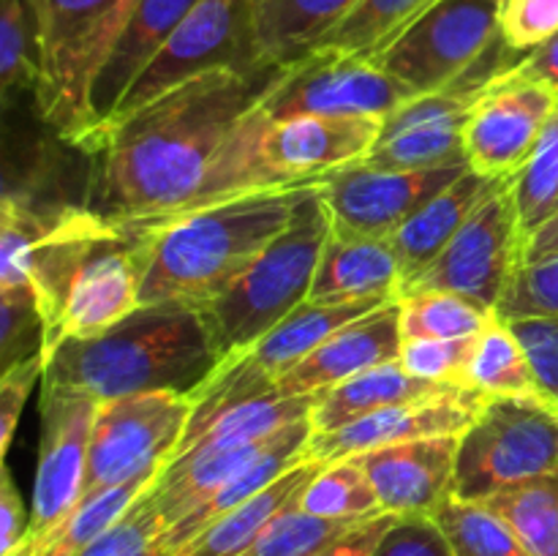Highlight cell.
I'll list each match as a JSON object with an SVG mask.
<instances>
[{
	"label": "cell",
	"instance_id": "6da1fadb",
	"mask_svg": "<svg viewBox=\"0 0 558 556\" xmlns=\"http://www.w3.org/2000/svg\"><path fill=\"white\" fill-rule=\"evenodd\" d=\"M270 76L202 71L98 125L82 147L90 169L80 205L114 221L163 223L248 191L292 185L265 158L270 118L256 101Z\"/></svg>",
	"mask_w": 558,
	"mask_h": 556
},
{
	"label": "cell",
	"instance_id": "7a4b0ae2",
	"mask_svg": "<svg viewBox=\"0 0 558 556\" xmlns=\"http://www.w3.org/2000/svg\"><path fill=\"white\" fill-rule=\"evenodd\" d=\"M156 223L114 221L65 205L33 251L31 281L44 319V358L74 338L107 333L140 309Z\"/></svg>",
	"mask_w": 558,
	"mask_h": 556
},
{
	"label": "cell",
	"instance_id": "3957f363",
	"mask_svg": "<svg viewBox=\"0 0 558 556\" xmlns=\"http://www.w3.org/2000/svg\"><path fill=\"white\" fill-rule=\"evenodd\" d=\"M322 180L248 191L156 223L140 305L180 303L196 311L207 309L265 254Z\"/></svg>",
	"mask_w": 558,
	"mask_h": 556
},
{
	"label": "cell",
	"instance_id": "277c9868",
	"mask_svg": "<svg viewBox=\"0 0 558 556\" xmlns=\"http://www.w3.org/2000/svg\"><path fill=\"white\" fill-rule=\"evenodd\" d=\"M221 363L202 311L180 303L140 305L93 338L60 343L44 382L74 387L98 401L174 390L194 396Z\"/></svg>",
	"mask_w": 558,
	"mask_h": 556
},
{
	"label": "cell",
	"instance_id": "5b68a950",
	"mask_svg": "<svg viewBox=\"0 0 558 556\" xmlns=\"http://www.w3.org/2000/svg\"><path fill=\"white\" fill-rule=\"evenodd\" d=\"M319 189L300 202L289 227L267 245L265 254L234 281V287L202 309L221 360L248 352L262 336L308 300L332 229Z\"/></svg>",
	"mask_w": 558,
	"mask_h": 556
},
{
	"label": "cell",
	"instance_id": "8992f818",
	"mask_svg": "<svg viewBox=\"0 0 558 556\" xmlns=\"http://www.w3.org/2000/svg\"><path fill=\"white\" fill-rule=\"evenodd\" d=\"M41 74L33 93L44 125L82 150L93 131L90 90L136 0H36Z\"/></svg>",
	"mask_w": 558,
	"mask_h": 556
},
{
	"label": "cell",
	"instance_id": "52a82bcc",
	"mask_svg": "<svg viewBox=\"0 0 558 556\" xmlns=\"http://www.w3.org/2000/svg\"><path fill=\"white\" fill-rule=\"evenodd\" d=\"M505 0H436L374 63L414 93L477 82L485 85L512 52L501 38Z\"/></svg>",
	"mask_w": 558,
	"mask_h": 556
},
{
	"label": "cell",
	"instance_id": "ba28073f",
	"mask_svg": "<svg viewBox=\"0 0 558 556\" xmlns=\"http://www.w3.org/2000/svg\"><path fill=\"white\" fill-rule=\"evenodd\" d=\"M558 472V407L539 392L485 396L477 418L458 436L456 488L461 499Z\"/></svg>",
	"mask_w": 558,
	"mask_h": 556
},
{
	"label": "cell",
	"instance_id": "9c48e42d",
	"mask_svg": "<svg viewBox=\"0 0 558 556\" xmlns=\"http://www.w3.org/2000/svg\"><path fill=\"white\" fill-rule=\"evenodd\" d=\"M526 234L521 227L512 178L499 180L474 207L441 254L401 283L398 298L414 292H452L496 311L512 273L523 262Z\"/></svg>",
	"mask_w": 558,
	"mask_h": 556
},
{
	"label": "cell",
	"instance_id": "30bf717a",
	"mask_svg": "<svg viewBox=\"0 0 558 556\" xmlns=\"http://www.w3.org/2000/svg\"><path fill=\"white\" fill-rule=\"evenodd\" d=\"M194 398L158 390L101 401L87 452L82 499L167 467L189 428Z\"/></svg>",
	"mask_w": 558,
	"mask_h": 556
},
{
	"label": "cell",
	"instance_id": "8fae6325",
	"mask_svg": "<svg viewBox=\"0 0 558 556\" xmlns=\"http://www.w3.org/2000/svg\"><path fill=\"white\" fill-rule=\"evenodd\" d=\"M210 69H234L248 76H270L259 69L251 0H199L156 58L145 65L107 120L156 101L180 82ZM276 74V71H272ZM104 120V123H107ZM93 136V134H90Z\"/></svg>",
	"mask_w": 558,
	"mask_h": 556
},
{
	"label": "cell",
	"instance_id": "7c38bea8",
	"mask_svg": "<svg viewBox=\"0 0 558 556\" xmlns=\"http://www.w3.org/2000/svg\"><path fill=\"white\" fill-rule=\"evenodd\" d=\"M417 96L374 60L314 49L298 63L278 69L259 96L270 120L327 114V118H387Z\"/></svg>",
	"mask_w": 558,
	"mask_h": 556
},
{
	"label": "cell",
	"instance_id": "4fadbf2b",
	"mask_svg": "<svg viewBox=\"0 0 558 556\" xmlns=\"http://www.w3.org/2000/svg\"><path fill=\"white\" fill-rule=\"evenodd\" d=\"M101 401L85 390L44 382L41 439H38L36 478H33L31 532L25 554L44 534L52 532L82 501L90 452L93 425ZM20 554V556H22Z\"/></svg>",
	"mask_w": 558,
	"mask_h": 556
},
{
	"label": "cell",
	"instance_id": "5bb4252c",
	"mask_svg": "<svg viewBox=\"0 0 558 556\" xmlns=\"http://www.w3.org/2000/svg\"><path fill=\"white\" fill-rule=\"evenodd\" d=\"M469 161L450 167L401 172V169H374L363 161L332 169L322 180V200L330 216L332 232L354 238H392L430 196L445 191L461 178Z\"/></svg>",
	"mask_w": 558,
	"mask_h": 556
},
{
	"label": "cell",
	"instance_id": "9a60e30c",
	"mask_svg": "<svg viewBox=\"0 0 558 556\" xmlns=\"http://www.w3.org/2000/svg\"><path fill=\"white\" fill-rule=\"evenodd\" d=\"M556 107L554 93L521 80L512 63L505 65L480 87L469 114L463 134L469 167L490 180L515 178Z\"/></svg>",
	"mask_w": 558,
	"mask_h": 556
},
{
	"label": "cell",
	"instance_id": "2e32d148",
	"mask_svg": "<svg viewBox=\"0 0 558 556\" xmlns=\"http://www.w3.org/2000/svg\"><path fill=\"white\" fill-rule=\"evenodd\" d=\"M480 87L477 82H463L403 101L381 123L379 142L363 158L365 167L425 172L466 161L463 134Z\"/></svg>",
	"mask_w": 558,
	"mask_h": 556
},
{
	"label": "cell",
	"instance_id": "e0dca14e",
	"mask_svg": "<svg viewBox=\"0 0 558 556\" xmlns=\"http://www.w3.org/2000/svg\"><path fill=\"white\" fill-rule=\"evenodd\" d=\"M483 401L485 392L452 385L434 396L417 398V401L379 409V412L354 420L343 428L311 434L305 452L311 461L332 463L341 458L360 456V452L379 450V447L401 445V442L461 436L477 418Z\"/></svg>",
	"mask_w": 558,
	"mask_h": 556
},
{
	"label": "cell",
	"instance_id": "ac0fdd59",
	"mask_svg": "<svg viewBox=\"0 0 558 556\" xmlns=\"http://www.w3.org/2000/svg\"><path fill=\"white\" fill-rule=\"evenodd\" d=\"M385 118H303L270 120L265 131V158L287 183L322 180L332 169L368 156L381 136Z\"/></svg>",
	"mask_w": 558,
	"mask_h": 556
},
{
	"label": "cell",
	"instance_id": "d6986e66",
	"mask_svg": "<svg viewBox=\"0 0 558 556\" xmlns=\"http://www.w3.org/2000/svg\"><path fill=\"white\" fill-rule=\"evenodd\" d=\"M401 303L390 300L363 319L332 333L322 347L276 379L283 396H319L363 371L401 360Z\"/></svg>",
	"mask_w": 558,
	"mask_h": 556
},
{
	"label": "cell",
	"instance_id": "ffe728a7",
	"mask_svg": "<svg viewBox=\"0 0 558 556\" xmlns=\"http://www.w3.org/2000/svg\"><path fill=\"white\" fill-rule=\"evenodd\" d=\"M360 467L390 516H430L456 488L458 436L401 442L360 452Z\"/></svg>",
	"mask_w": 558,
	"mask_h": 556
},
{
	"label": "cell",
	"instance_id": "44dd1931",
	"mask_svg": "<svg viewBox=\"0 0 558 556\" xmlns=\"http://www.w3.org/2000/svg\"><path fill=\"white\" fill-rule=\"evenodd\" d=\"M196 3L199 0H136L123 33L118 36L112 52L104 60L101 71H98L96 82H93V131L114 112L125 90L134 85L136 76L156 58L158 49L167 44V38L178 31L180 22L191 14Z\"/></svg>",
	"mask_w": 558,
	"mask_h": 556
},
{
	"label": "cell",
	"instance_id": "7402d4cb",
	"mask_svg": "<svg viewBox=\"0 0 558 556\" xmlns=\"http://www.w3.org/2000/svg\"><path fill=\"white\" fill-rule=\"evenodd\" d=\"M401 283L403 270L390 240L354 238L330 229L308 300L352 303L368 298H398Z\"/></svg>",
	"mask_w": 558,
	"mask_h": 556
},
{
	"label": "cell",
	"instance_id": "603a6c76",
	"mask_svg": "<svg viewBox=\"0 0 558 556\" xmlns=\"http://www.w3.org/2000/svg\"><path fill=\"white\" fill-rule=\"evenodd\" d=\"M308 439V420L283 428L281 434H278V439L272 442L259 458H254L243 472L234 474V478L229 480V483H223L216 494L207 496L196 510H191L189 516L180 518L178 523H172V527L163 532V551H167L169 556L178 554V551L183 548L185 543H191L202 529L210 527L213 521H218V518L227 516V512H232L234 507L245 505V501H251L254 496H259L262 491L270 488L276 480H281L283 474L292 472V469L300 467L303 461H308V452H305Z\"/></svg>",
	"mask_w": 558,
	"mask_h": 556
},
{
	"label": "cell",
	"instance_id": "cb8c5ba5",
	"mask_svg": "<svg viewBox=\"0 0 558 556\" xmlns=\"http://www.w3.org/2000/svg\"><path fill=\"white\" fill-rule=\"evenodd\" d=\"M357 0H251L259 69L272 74L319 47Z\"/></svg>",
	"mask_w": 558,
	"mask_h": 556
},
{
	"label": "cell",
	"instance_id": "d4e9b609",
	"mask_svg": "<svg viewBox=\"0 0 558 556\" xmlns=\"http://www.w3.org/2000/svg\"><path fill=\"white\" fill-rule=\"evenodd\" d=\"M496 183L499 180L483 178V174L469 167L445 191L430 196L392 238H387L392 243L398 262H401L403 281L423 270V267H428L441 254V249L456 238L458 229L466 223L474 207L490 194Z\"/></svg>",
	"mask_w": 558,
	"mask_h": 556
},
{
	"label": "cell",
	"instance_id": "484cf974",
	"mask_svg": "<svg viewBox=\"0 0 558 556\" xmlns=\"http://www.w3.org/2000/svg\"><path fill=\"white\" fill-rule=\"evenodd\" d=\"M319 469L322 463L308 458L292 472L283 474L281 480H276L270 488L262 491L259 496L234 507L232 512L202 529L191 543H185L172 556H243L270 529L276 518H281L289 507L298 505Z\"/></svg>",
	"mask_w": 558,
	"mask_h": 556
},
{
	"label": "cell",
	"instance_id": "4316f807",
	"mask_svg": "<svg viewBox=\"0 0 558 556\" xmlns=\"http://www.w3.org/2000/svg\"><path fill=\"white\" fill-rule=\"evenodd\" d=\"M452 385H436V382L417 379L396 363L379 365V368L363 371L341 385L316 396L314 409H311V434H327V431L343 428V425L363 420L379 409L396 407V403L417 401V398L434 396V392L447 390ZM461 387V385H458Z\"/></svg>",
	"mask_w": 558,
	"mask_h": 556
},
{
	"label": "cell",
	"instance_id": "83f0119b",
	"mask_svg": "<svg viewBox=\"0 0 558 556\" xmlns=\"http://www.w3.org/2000/svg\"><path fill=\"white\" fill-rule=\"evenodd\" d=\"M316 396H283L270 390L265 396L248 398L234 407L223 409L218 418H213L199 434L185 442L174 458L196 450H223V447H243L254 442L267 439L278 431L289 428L294 423H303L311 418Z\"/></svg>",
	"mask_w": 558,
	"mask_h": 556
},
{
	"label": "cell",
	"instance_id": "f1b7e54d",
	"mask_svg": "<svg viewBox=\"0 0 558 556\" xmlns=\"http://www.w3.org/2000/svg\"><path fill=\"white\" fill-rule=\"evenodd\" d=\"M436 0H357L316 49L374 60Z\"/></svg>",
	"mask_w": 558,
	"mask_h": 556
},
{
	"label": "cell",
	"instance_id": "f546056e",
	"mask_svg": "<svg viewBox=\"0 0 558 556\" xmlns=\"http://www.w3.org/2000/svg\"><path fill=\"white\" fill-rule=\"evenodd\" d=\"M463 387H472L485 396L539 392L521 341L512 333L510 322L501 319L499 314L490 316L488 325L474 336Z\"/></svg>",
	"mask_w": 558,
	"mask_h": 556
},
{
	"label": "cell",
	"instance_id": "4dcf8cb0",
	"mask_svg": "<svg viewBox=\"0 0 558 556\" xmlns=\"http://www.w3.org/2000/svg\"><path fill=\"white\" fill-rule=\"evenodd\" d=\"M156 474H145V478L98 491L96 496L82 499L52 532L44 534L22 556H80L87 545L96 543L107 529H112L131 510V505L156 480Z\"/></svg>",
	"mask_w": 558,
	"mask_h": 556
},
{
	"label": "cell",
	"instance_id": "1f68e13d",
	"mask_svg": "<svg viewBox=\"0 0 558 556\" xmlns=\"http://www.w3.org/2000/svg\"><path fill=\"white\" fill-rule=\"evenodd\" d=\"M499 512L532 556H558V472L480 499Z\"/></svg>",
	"mask_w": 558,
	"mask_h": 556
},
{
	"label": "cell",
	"instance_id": "d6a6232c",
	"mask_svg": "<svg viewBox=\"0 0 558 556\" xmlns=\"http://www.w3.org/2000/svg\"><path fill=\"white\" fill-rule=\"evenodd\" d=\"M430 518L439 523L456 556H532L510 523L485 501L450 494Z\"/></svg>",
	"mask_w": 558,
	"mask_h": 556
},
{
	"label": "cell",
	"instance_id": "836d02e7",
	"mask_svg": "<svg viewBox=\"0 0 558 556\" xmlns=\"http://www.w3.org/2000/svg\"><path fill=\"white\" fill-rule=\"evenodd\" d=\"M300 510L327 521H368L381 516V501L357 458L322 463L300 496Z\"/></svg>",
	"mask_w": 558,
	"mask_h": 556
},
{
	"label": "cell",
	"instance_id": "e575fe53",
	"mask_svg": "<svg viewBox=\"0 0 558 556\" xmlns=\"http://www.w3.org/2000/svg\"><path fill=\"white\" fill-rule=\"evenodd\" d=\"M41 74V25L36 0H0V90L36 93Z\"/></svg>",
	"mask_w": 558,
	"mask_h": 556
},
{
	"label": "cell",
	"instance_id": "d590c367",
	"mask_svg": "<svg viewBox=\"0 0 558 556\" xmlns=\"http://www.w3.org/2000/svg\"><path fill=\"white\" fill-rule=\"evenodd\" d=\"M60 207H41L16 194H5L0 202V289L33 287V251Z\"/></svg>",
	"mask_w": 558,
	"mask_h": 556
},
{
	"label": "cell",
	"instance_id": "8d00e7d4",
	"mask_svg": "<svg viewBox=\"0 0 558 556\" xmlns=\"http://www.w3.org/2000/svg\"><path fill=\"white\" fill-rule=\"evenodd\" d=\"M401 303L403 341L414 338H472L488 325L496 311L452 292H414Z\"/></svg>",
	"mask_w": 558,
	"mask_h": 556
},
{
	"label": "cell",
	"instance_id": "74e56055",
	"mask_svg": "<svg viewBox=\"0 0 558 556\" xmlns=\"http://www.w3.org/2000/svg\"><path fill=\"white\" fill-rule=\"evenodd\" d=\"M523 234L537 229L558 205V107L539 134L532 156L512 178Z\"/></svg>",
	"mask_w": 558,
	"mask_h": 556
},
{
	"label": "cell",
	"instance_id": "f35d334b",
	"mask_svg": "<svg viewBox=\"0 0 558 556\" xmlns=\"http://www.w3.org/2000/svg\"><path fill=\"white\" fill-rule=\"evenodd\" d=\"M360 521H327L300 510V501L270 523L243 556H311Z\"/></svg>",
	"mask_w": 558,
	"mask_h": 556
},
{
	"label": "cell",
	"instance_id": "ab89813d",
	"mask_svg": "<svg viewBox=\"0 0 558 556\" xmlns=\"http://www.w3.org/2000/svg\"><path fill=\"white\" fill-rule=\"evenodd\" d=\"M44 354V319L33 287L0 289V365Z\"/></svg>",
	"mask_w": 558,
	"mask_h": 556
},
{
	"label": "cell",
	"instance_id": "60d3db41",
	"mask_svg": "<svg viewBox=\"0 0 558 556\" xmlns=\"http://www.w3.org/2000/svg\"><path fill=\"white\" fill-rule=\"evenodd\" d=\"M496 314L507 322L558 316V256L521 262L496 305Z\"/></svg>",
	"mask_w": 558,
	"mask_h": 556
},
{
	"label": "cell",
	"instance_id": "b9f144b4",
	"mask_svg": "<svg viewBox=\"0 0 558 556\" xmlns=\"http://www.w3.org/2000/svg\"><path fill=\"white\" fill-rule=\"evenodd\" d=\"M163 532H167V523L147 505L145 491H142L131 510L96 543L87 545L80 556H169L163 551Z\"/></svg>",
	"mask_w": 558,
	"mask_h": 556
},
{
	"label": "cell",
	"instance_id": "7bdbcfd3",
	"mask_svg": "<svg viewBox=\"0 0 558 556\" xmlns=\"http://www.w3.org/2000/svg\"><path fill=\"white\" fill-rule=\"evenodd\" d=\"M472 338H414L403 341L401 365L412 376L436 385H461L466 374Z\"/></svg>",
	"mask_w": 558,
	"mask_h": 556
},
{
	"label": "cell",
	"instance_id": "ee69618b",
	"mask_svg": "<svg viewBox=\"0 0 558 556\" xmlns=\"http://www.w3.org/2000/svg\"><path fill=\"white\" fill-rule=\"evenodd\" d=\"M499 25L512 52H532L558 33V0H505Z\"/></svg>",
	"mask_w": 558,
	"mask_h": 556
},
{
	"label": "cell",
	"instance_id": "f6af8a7d",
	"mask_svg": "<svg viewBox=\"0 0 558 556\" xmlns=\"http://www.w3.org/2000/svg\"><path fill=\"white\" fill-rule=\"evenodd\" d=\"M510 327L526 352L539 396L558 407V316L512 319Z\"/></svg>",
	"mask_w": 558,
	"mask_h": 556
},
{
	"label": "cell",
	"instance_id": "bcb514c9",
	"mask_svg": "<svg viewBox=\"0 0 558 556\" xmlns=\"http://www.w3.org/2000/svg\"><path fill=\"white\" fill-rule=\"evenodd\" d=\"M374 556H456L430 516H396Z\"/></svg>",
	"mask_w": 558,
	"mask_h": 556
},
{
	"label": "cell",
	"instance_id": "7dc6e473",
	"mask_svg": "<svg viewBox=\"0 0 558 556\" xmlns=\"http://www.w3.org/2000/svg\"><path fill=\"white\" fill-rule=\"evenodd\" d=\"M44 371H47V358L36 354V358L5 368L0 376V458L9 456L22 409H25V401L31 398L38 379H44Z\"/></svg>",
	"mask_w": 558,
	"mask_h": 556
},
{
	"label": "cell",
	"instance_id": "c3c4849f",
	"mask_svg": "<svg viewBox=\"0 0 558 556\" xmlns=\"http://www.w3.org/2000/svg\"><path fill=\"white\" fill-rule=\"evenodd\" d=\"M31 532V510L22 501L9 467L0 472V556H20Z\"/></svg>",
	"mask_w": 558,
	"mask_h": 556
},
{
	"label": "cell",
	"instance_id": "681fc988",
	"mask_svg": "<svg viewBox=\"0 0 558 556\" xmlns=\"http://www.w3.org/2000/svg\"><path fill=\"white\" fill-rule=\"evenodd\" d=\"M390 512H381V516L368 518V521L354 523L352 529H347L343 534H338L336 540H330L327 545H322L319 551H314L311 556H374L376 545H379L381 534L387 532V527L392 523Z\"/></svg>",
	"mask_w": 558,
	"mask_h": 556
},
{
	"label": "cell",
	"instance_id": "f907efd6",
	"mask_svg": "<svg viewBox=\"0 0 558 556\" xmlns=\"http://www.w3.org/2000/svg\"><path fill=\"white\" fill-rule=\"evenodd\" d=\"M512 71L521 80L534 82V85L545 87L558 98V33L545 44H539V47H534L532 52H523L512 63Z\"/></svg>",
	"mask_w": 558,
	"mask_h": 556
},
{
	"label": "cell",
	"instance_id": "816d5d0a",
	"mask_svg": "<svg viewBox=\"0 0 558 556\" xmlns=\"http://www.w3.org/2000/svg\"><path fill=\"white\" fill-rule=\"evenodd\" d=\"M550 256H558V210L550 213L537 229H532L523 243V262H539Z\"/></svg>",
	"mask_w": 558,
	"mask_h": 556
},
{
	"label": "cell",
	"instance_id": "f5cc1de1",
	"mask_svg": "<svg viewBox=\"0 0 558 556\" xmlns=\"http://www.w3.org/2000/svg\"><path fill=\"white\" fill-rule=\"evenodd\" d=\"M556 210H558V205H556Z\"/></svg>",
	"mask_w": 558,
	"mask_h": 556
}]
</instances>
